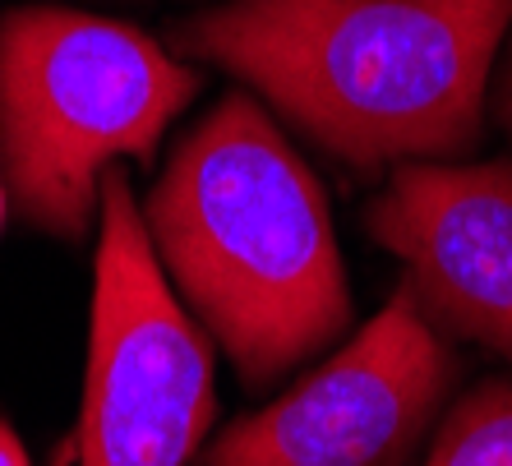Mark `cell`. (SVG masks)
Returning <instances> with one entry per match:
<instances>
[{
    "instance_id": "1",
    "label": "cell",
    "mask_w": 512,
    "mask_h": 466,
    "mask_svg": "<svg viewBox=\"0 0 512 466\" xmlns=\"http://www.w3.org/2000/svg\"><path fill=\"white\" fill-rule=\"evenodd\" d=\"M512 0H227L171 28L351 171L443 162L480 139Z\"/></svg>"
},
{
    "instance_id": "2",
    "label": "cell",
    "mask_w": 512,
    "mask_h": 466,
    "mask_svg": "<svg viewBox=\"0 0 512 466\" xmlns=\"http://www.w3.org/2000/svg\"><path fill=\"white\" fill-rule=\"evenodd\" d=\"M143 227L250 388L328 347L351 319L328 194L245 93L176 148Z\"/></svg>"
},
{
    "instance_id": "3",
    "label": "cell",
    "mask_w": 512,
    "mask_h": 466,
    "mask_svg": "<svg viewBox=\"0 0 512 466\" xmlns=\"http://www.w3.org/2000/svg\"><path fill=\"white\" fill-rule=\"evenodd\" d=\"M199 88L139 28L84 10H10L0 24V167L28 222L79 240L116 157L148 162Z\"/></svg>"
},
{
    "instance_id": "4",
    "label": "cell",
    "mask_w": 512,
    "mask_h": 466,
    "mask_svg": "<svg viewBox=\"0 0 512 466\" xmlns=\"http://www.w3.org/2000/svg\"><path fill=\"white\" fill-rule=\"evenodd\" d=\"M213 360L167 291L125 171L102 176L79 466H185L213 425Z\"/></svg>"
},
{
    "instance_id": "5",
    "label": "cell",
    "mask_w": 512,
    "mask_h": 466,
    "mask_svg": "<svg viewBox=\"0 0 512 466\" xmlns=\"http://www.w3.org/2000/svg\"><path fill=\"white\" fill-rule=\"evenodd\" d=\"M457 360L397 287L351 347L213 443L203 466H406L448 397Z\"/></svg>"
},
{
    "instance_id": "6",
    "label": "cell",
    "mask_w": 512,
    "mask_h": 466,
    "mask_svg": "<svg viewBox=\"0 0 512 466\" xmlns=\"http://www.w3.org/2000/svg\"><path fill=\"white\" fill-rule=\"evenodd\" d=\"M370 236L406 268L434 323L512 360V162H402L370 204Z\"/></svg>"
},
{
    "instance_id": "7",
    "label": "cell",
    "mask_w": 512,
    "mask_h": 466,
    "mask_svg": "<svg viewBox=\"0 0 512 466\" xmlns=\"http://www.w3.org/2000/svg\"><path fill=\"white\" fill-rule=\"evenodd\" d=\"M425 466H512V379L466 393L439 425Z\"/></svg>"
},
{
    "instance_id": "8",
    "label": "cell",
    "mask_w": 512,
    "mask_h": 466,
    "mask_svg": "<svg viewBox=\"0 0 512 466\" xmlns=\"http://www.w3.org/2000/svg\"><path fill=\"white\" fill-rule=\"evenodd\" d=\"M499 116L512 134V51H508V65H503V79H499Z\"/></svg>"
},
{
    "instance_id": "9",
    "label": "cell",
    "mask_w": 512,
    "mask_h": 466,
    "mask_svg": "<svg viewBox=\"0 0 512 466\" xmlns=\"http://www.w3.org/2000/svg\"><path fill=\"white\" fill-rule=\"evenodd\" d=\"M0 466H28L24 448H19V439H14L5 425H0Z\"/></svg>"
},
{
    "instance_id": "10",
    "label": "cell",
    "mask_w": 512,
    "mask_h": 466,
    "mask_svg": "<svg viewBox=\"0 0 512 466\" xmlns=\"http://www.w3.org/2000/svg\"><path fill=\"white\" fill-rule=\"evenodd\" d=\"M0 222H5V190H0Z\"/></svg>"
}]
</instances>
